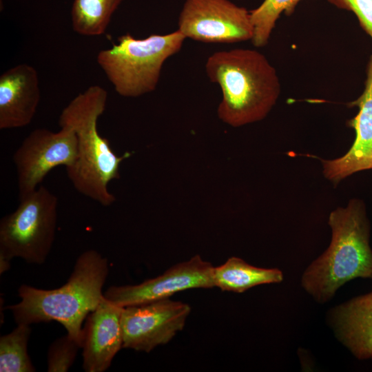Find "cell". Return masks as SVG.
<instances>
[{"instance_id":"obj_1","label":"cell","mask_w":372,"mask_h":372,"mask_svg":"<svg viewBox=\"0 0 372 372\" xmlns=\"http://www.w3.org/2000/svg\"><path fill=\"white\" fill-rule=\"evenodd\" d=\"M108 272L107 259L96 250H87L78 257L63 285L45 290L22 285L18 290L21 301L7 309L17 324L61 323L82 348L83 322L102 300Z\"/></svg>"},{"instance_id":"obj_2","label":"cell","mask_w":372,"mask_h":372,"mask_svg":"<svg viewBox=\"0 0 372 372\" xmlns=\"http://www.w3.org/2000/svg\"><path fill=\"white\" fill-rule=\"evenodd\" d=\"M205 72L222 92L218 116L231 127L264 119L280 94L276 69L264 54L255 50L216 52L207 58Z\"/></svg>"},{"instance_id":"obj_3","label":"cell","mask_w":372,"mask_h":372,"mask_svg":"<svg viewBox=\"0 0 372 372\" xmlns=\"http://www.w3.org/2000/svg\"><path fill=\"white\" fill-rule=\"evenodd\" d=\"M107 92L99 85H91L76 96L62 110L59 124L73 130L77 138L74 163L66 168L74 189L82 195L107 207L115 202L109 183L120 177L122 161L130 156H117L109 141L99 132L97 122L105 110Z\"/></svg>"},{"instance_id":"obj_4","label":"cell","mask_w":372,"mask_h":372,"mask_svg":"<svg viewBox=\"0 0 372 372\" xmlns=\"http://www.w3.org/2000/svg\"><path fill=\"white\" fill-rule=\"evenodd\" d=\"M332 237L329 247L304 270L301 286L313 300L324 304L340 287L355 278L372 279L371 225L364 203L351 200L329 217Z\"/></svg>"},{"instance_id":"obj_5","label":"cell","mask_w":372,"mask_h":372,"mask_svg":"<svg viewBox=\"0 0 372 372\" xmlns=\"http://www.w3.org/2000/svg\"><path fill=\"white\" fill-rule=\"evenodd\" d=\"M185 39L178 30L144 39L127 33L101 50L96 61L119 95L138 97L155 90L165 62L180 50Z\"/></svg>"},{"instance_id":"obj_6","label":"cell","mask_w":372,"mask_h":372,"mask_svg":"<svg viewBox=\"0 0 372 372\" xmlns=\"http://www.w3.org/2000/svg\"><path fill=\"white\" fill-rule=\"evenodd\" d=\"M19 200L16 209L0 221V259L20 258L41 265L54 240L58 198L41 185Z\"/></svg>"},{"instance_id":"obj_7","label":"cell","mask_w":372,"mask_h":372,"mask_svg":"<svg viewBox=\"0 0 372 372\" xmlns=\"http://www.w3.org/2000/svg\"><path fill=\"white\" fill-rule=\"evenodd\" d=\"M178 30L187 39L207 43L251 41L250 11L229 0H185Z\"/></svg>"},{"instance_id":"obj_8","label":"cell","mask_w":372,"mask_h":372,"mask_svg":"<svg viewBox=\"0 0 372 372\" xmlns=\"http://www.w3.org/2000/svg\"><path fill=\"white\" fill-rule=\"evenodd\" d=\"M77 153V138L73 130L61 126L58 132L45 128L32 131L13 154L19 199L33 192L54 167H70Z\"/></svg>"},{"instance_id":"obj_9","label":"cell","mask_w":372,"mask_h":372,"mask_svg":"<svg viewBox=\"0 0 372 372\" xmlns=\"http://www.w3.org/2000/svg\"><path fill=\"white\" fill-rule=\"evenodd\" d=\"M190 311L189 304L169 298L123 307V347L149 353L169 342L183 329Z\"/></svg>"},{"instance_id":"obj_10","label":"cell","mask_w":372,"mask_h":372,"mask_svg":"<svg viewBox=\"0 0 372 372\" xmlns=\"http://www.w3.org/2000/svg\"><path fill=\"white\" fill-rule=\"evenodd\" d=\"M214 267L199 255L175 265L163 274L135 285L111 286L104 297L121 307L140 305L169 298L176 293L215 287Z\"/></svg>"},{"instance_id":"obj_11","label":"cell","mask_w":372,"mask_h":372,"mask_svg":"<svg viewBox=\"0 0 372 372\" xmlns=\"http://www.w3.org/2000/svg\"><path fill=\"white\" fill-rule=\"evenodd\" d=\"M123 307L104 296L86 318L83 330V368L86 372H103L123 347L121 316Z\"/></svg>"},{"instance_id":"obj_12","label":"cell","mask_w":372,"mask_h":372,"mask_svg":"<svg viewBox=\"0 0 372 372\" xmlns=\"http://www.w3.org/2000/svg\"><path fill=\"white\" fill-rule=\"evenodd\" d=\"M41 98L34 68L21 63L0 76V129L23 127L32 121Z\"/></svg>"},{"instance_id":"obj_13","label":"cell","mask_w":372,"mask_h":372,"mask_svg":"<svg viewBox=\"0 0 372 372\" xmlns=\"http://www.w3.org/2000/svg\"><path fill=\"white\" fill-rule=\"evenodd\" d=\"M327 322L355 358L372 360V291L329 309Z\"/></svg>"},{"instance_id":"obj_14","label":"cell","mask_w":372,"mask_h":372,"mask_svg":"<svg viewBox=\"0 0 372 372\" xmlns=\"http://www.w3.org/2000/svg\"><path fill=\"white\" fill-rule=\"evenodd\" d=\"M349 105L359 108L358 114L347 123L348 126L355 130V141L342 157L322 160L324 176L335 185L347 177V172L352 165L372 154V56L368 64L364 90Z\"/></svg>"},{"instance_id":"obj_15","label":"cell","mask_w":372,"mask_h":372,"mask_svg":"<svg viewBox=\"0 0 372 372\" xmlns=\"http://www.w3.org/2000/svg\"><path fill=\"white\" fill-rule=\"evenodd\" d=\"M213 278L215 287L223 291L243 293L258 285L280 283L284 276L279 269L257 267L240 258L231 257L214 268Z\"/></svg>"},{"instance_id":"obj_16","label":"cell","mask_w":372,"mask_h":372,"mask_svg":"<svg viewBox=\"0 0 372 372\" xmlns=\"http://www.w3.org/2000/svg\"><path fill=\"white\" fill-rule=\"evenodd\" d=\"M122 1L74 0L71 12L74 31L87 37L103 34Z\"/></svg>"},{"instance_id":"obj_17","label":"cell","mask_w":372,"mask_h":372,"mask_svg":"<svg viewBox=\"0 0 372 372\" xmlns=\"http://www.w3.org/2000/svg\"><path fill=\"white\" fill-rule=\"evenodd\" d=\"M30 333L29 324H19L10 333L1 336V372L35 371L28 354V342Z\"/></svg>"},{"instance_id":"obj_18","label":"cell","mask_w":372,"mask_h":372,"mask_svg":"<svg viewBox=\"0 0 372 372\" xmlns=\"http://www.w3.org/2000/svg\"><path fill=\"white\" fill-rule=\"evenodd\" d=\"M301 0H264L250 11L254 26L251 43L255 47L265 46L269 42L276 21L282 13L291 14Z\"/></svg>"},{"instance_id":"obj_19","label":"cell","mask_w":372,"mask_h":372,"mask_svg":"<svg viewBox=\"0 0 372 372\" xmlns=\"http://www.w3.org/2000/svg\"><path fill=\"white\" fill-rule=\"evenodd\" d=\"M81 348L68 333L54 340L48 351V371L65 372L73 364L77 351Z\"/></svg>"},{"instance_id":"obj_20","label":"cell","mask_w":372,"mask_h":372,"mask_svg":"<svg viewBox=\"0 0 372 372\" xmlns=\"http://www.w3.org/2000/svg\"><path fill=\"white\" fill-rule=\"evenodd\" d=\"M337 7L353 12L360 25L372 38V0H327Z\"/></svg>"},{"instance_id":"obj_21","label":"cell","mask_w":372,"mask_h":372,"mask_svg":"<svg viewBox=\"0 0 372 372\" xmlns=\"http://www.w3.org/2000/svg\"><path fill=\"white\" fill-rule=\"evenodd\" d=\"M372 169V154L360 161L352 165L347 172V177L352 174L362 170Z\"/></svg>"}]
</instances>
